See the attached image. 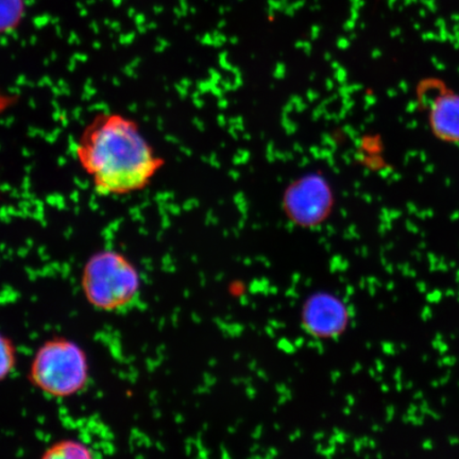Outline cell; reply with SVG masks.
<instances>
[{
	"instance_id": "6da1fadb",
	"label": "cell",
	"mask_w": 459,
	"mask_h": 459,
	"mask_svg": "<svg viewBox=\"0 0 459 459\" xmlns=\"http://www.w3.org/2000/svg\"><path fill=\"white\" fill-rule=\"evenodd\" d=\"M76 157L95 192L102 196L143 191L165 163L139 124L119 113L97 114L85 126L77 141Z\"/></svg>"
},
{
	"instance_id": "7a4b0ae2",
	"label": "cell",
	"mask_w": 459,
	"mask_h": 459,
	"mask_svg": "<svg viewBox=\"0 0 459 459\" xmlns=\"http://www.w3.org/2000/svg\"><path fill=\"white\" fill-rule=\"evenodd\" d=\"M80 283L90 306L106 313L128 309L141 292V275L134 264L122 252L111 249L88 258Z\"/></svg>"
},
{
	"instance_id": "3957f363",
	"label": "cell",
	"mask_w": 459,
	"mask_h": 459,
	"mask_svg": "<svg viewBox=\"0 0 459 459\" xmlns=\"http://www.w3.org/2000/svg\"><path fill=\"white\" fill-rule=\"evenodd\" d=\"M29 378L34 387L51 398H72L89 385L88 355L76 342L51 338L34 353Z\"/></svg>"
},
{
	"instance_id": "277c9868",
	"label": "cell",
	"mask_w": 459,
	"mask_h": 459,
	"mask_svg": "<svg viewBox=\"0 0 459 459\" xmlns=\"http://www.w3.org/2000/svg\"><path fill=\"white\" fill-rule=\"evenodd\" d=\"M285 204L292 221L304 226L315 225L329 213L330 188L320 178H306L290 186Z\"/></svg>"
},
{
	"instance_id": "5b68a950",
	"label": "cell",
	"mask_w": 459,
	"mask_h": 459,
	"mask_svg": "<svg viewBox=\"0 0 459 459\" xmlns=\"http://www.w3.org/2000/svg\"><path fill=\"white\" fill-rule=\"evenodd\" d=\"M427 95L429 123L434 135L445 142L458 143L459 94L445 86L434 85V95Z\"/></svg>"
},
{
	"instance_id": "8992f818",
	"label": "cell",
	"mask_w": 459,
	"mask_h": 459,
	"mask_svg": "<svg viewBox=\"0 0 459 459\" xmlns=\"http://www.w3.org/2000/svg\"><path fill=\"white\" fill-rule=\"evenodd\" d=\"M304 319L315 334L331 336L340 332L347 321V313L336 298L320 295L308 300Z\"/></svg>"
},
{
	"instance_id": "52a82bcc",
	"label": "cell",
	"mask_w": 459,
	"mask_h": 459,
	"mask_svg": "<svg viewBox=\"0 0 459 459\" xmlns=\"http://www.w3.org/2000/svg\"><path fill=\"white\" fill-rule=\"evenodd\" d=\"M43 458H93V450L82 441L61 439L45 450Z\"/></svg>"
},
{
	"instance_id": "ba28073f",
	"label": "cell",
	"mask_w": 459,
	"mask_h": 459,
	"mask_svg": "<svg viewBox=\"0 0 459 459\" xmlns=\"http://www.w3.org/2000/svg\"><path fill=\"white\" fill-rule=\"evenodd\" d=\"M17 363L15 344L0 332V383L13 375Z\"/></svg>"
},
{
	"instance_id": "9c48e42d",
	"label": "cell",
	"mask_w": 459,
	"mask_h": 459,
	"mask_svg": "<svg viewBox=\"0 0 459 459\" xmlns=\"http://www.w3.org/2000/svg\"><path fill=\"white\" fill-rule=\"evenodd\" d=\"M22 0H0V33L13 30L21 22Z\"/></svg>"
},
{
	"instance_id": "30bf717a",
	"label": "cell",
	"mask_w": 459,
	"mask_h": 459,
	"mask_svg": "<svg viewBox=\"0 0 459 459\" xmlns=\"http://www.w3.org/2000/svg\"><path fill=\"white\" fill-rule=\"evenodd\" d=\"M16 96L4 93V91H0V115L13 107L16 102Z\"/></svg>"
}]
</instances>
